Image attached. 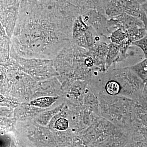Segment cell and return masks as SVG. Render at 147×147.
<instances>
[{"label":"cell","mask_w":147,"mask_h":147,"mask_svg":"<svg viewBox=\"0 0 147 147\" xmlns=\"http://www.w3.org/2000/svg\"><path fill=\"white\" fill-rule=\"evenodd\" d=\"M84 63L85 65L87 67H89V68L92 67L94 65V59L92 57L88 55L84 59Z\"/></svg>","instance_id":"5bb4252c"},{"label":"cell","mask_w":147,"mask_h":147,"mask_svg":"<svg viewBox=\"0 0 147 147\" xmlns=\"http://www.w3.org/2000/svg\"><path fill=\"white\" fill-rule=\"evenodd\" d=\"M68 121L64 119H60L58 120L55 123L56 128L60 130H65L68 127Z\"/></svg>","instance_id":"4fadbf2b"},{"label":"cell","mask_w":147,"mask_h":147,"mask_svg":"<svg viewBox=\"0 0 147 147\" xmlns=\"http://www.w3.org/2000/svg\"><path fill=\"white\" fill-rule=\"evenodd\" d=\"M119 45L110 42L105 60V65L108 69L115 62L117 61L119 55Z\"/></svg>","instance_id":"5b68a950"},{"label":"cell","mask_w":147,"mask_h":147,"mask_svg":"<svg viewBox=\"0 0 147 147\" xmlns=\"http://www.w3.org/2000/svg\"><path fill=\"white\" fill-rule=\"evenodd\" d=\"M135 1H137V2H138L139 3L142 5V4H143L147 2V0H135Z\"/></svg>","instance_id":"2e32d148"},{"label":"cell","mask_w":147,"mask_h":147,"mask_svg":"<svg viewBox=\"0 0 147 147\" xmlns=\"http://www.w3.org/2000/svg\"><path fill=\"white\" fill-rule=\"evenodd\" d=\"M127 38L132 43L143 38L147 34V30L144 28H134L125 31Z\"/></svg>","instance_id":"52a82bcc"},{"label":"cell","mask_w":147,"mask_h":147,"mask_svg":"<svg viewBox=\"0 0 147 147\" xmlns=\"http://www.w3.org/2000/svg\"><path fill=\"white\" fill-rule=\"evenodd\" d=\"M89 26L83 20L82 15L77 16L74 23L72 32V39L75 40L89 28Z\"/></svg>","instance_id":"8992f818"},{"label":"cell","mask_w":147,"mask_h":147,"mask_svg":"<svg viewBox=\"0 0 147 147\" xmlns=\"http://www.w3.org/2000/svg\"><path fill=\"white\" fill-rule=\"evenodd\" d=\"M56 99V98L54 97L41 98L31 101V104L37 107L46 108L52 105L53 102H55Z\"/></svg>","instance_id":"8fae6325"},{"label":"cell","mask_w":147,"mask_h":147,"mask_svg":"<svg viewBox=\"0 0 147 147\" xmlns=\"http://www.w3.org/2000/svg\"><path fill=\"white\" fill-rule=\"evenodd\" d=\"M103 9L105 15L110 18L124 13L123 7L119 0H109L104 5Z\"/></svg>","instance_id":"3957f363"},{"label":"cell","mask_w":147,"mask_h":147,"mask_svg":"<svg viewBox=\"0 0 147 147\" xmlns=\"http://www.w3.org/2000/svg\"><path fill=\"white\" fill-rule=\"evenodd\" d=\"M130 69L144 82L147 80V58L132 66Z\"/></svg>","instance_id":"ba28073f"},{"label":"cell","mask_w":147,"mask_h":147,"mask_svg":"<svg viewBox=\"0 0 147 147\" xmlns=\"http://www.w3.org/2000/svg\"><path fill=\"white\" fill-rule=\"evenodd\" d=\"M109 39L112 43L120 45L126 41L128 38L125 31L121 28H119L112 32Z\"/></svg>","instance_id":"9c48e42d"},{"label":"cell","mask_w":147,"mask_h":147,"mask_svg":"<svg viewBox=\"0 0 147 147\" xmlns=\"http://www.w3.org/2000/svg\"><path fill=\"white\" fill-rule=\"evenodd\" d=\"M75 18L59 13H21L11 38L10 55L28 59L56 57L72 41Z\"/></svg>","instance_id":"6da1fadb"},{"label":"cell","mask_w":147,"mask_h":147,"mask_svg":"<svg viewBox=\"0 0 147 147\" xmlns=\"http://www.w3.org/2000/svg\"><path fill=\"white\" fill-rule=\"evenodd\" d=\"M142 7H143V9L145 13H146V15L147 16V2L145 3L142 5Z\"/></svg>","instance_id":"9a60e30c"},{"label":"cell","mask_w":147,"mask_h":147,"mask_svg":"<svg viewBox=\"0 0 147 147\" xmlns=\"http://www.w3.org/2000/svg\"><path fill=\"white\" fill-rule=\"evenodd\" d=\"M146 82H147V80Z\"/></svg>","instance_id":"e0dca14e"},{"label":"cell","mask_w":147,"mask_h":147,"mask_svg":"<svg viewBox=\"0 0 147 147\" xmlns=\"http://www.w3.org/2000/svg\"><path fill=\"white\" fill-rule=\"evenodd\" d=\"M131 45H135L140 48L144 53L145 58H147V34L141 39L132 42Z\"/></svg>","instance_id":"7c38bea8"},{"label":"cell","mask_w":147,"mask_h":147,"mask_svg":"<svg viewBox=\"0 0 147 147\" xmlns=\"http://www.w3.org/2000/svg\"><path fill=\"white\" fill-rule=\"evenodd\" d=\"M11 40L1 25V60H7L10 56Z\"/></svg>","instance_id":"277c9868"},{"label":"cell","mask_w":147,"mask_h":147,"mask_svg":"<svg viewBox=\"0 0 147 147\" xmlns=\"http://www.w3.org/2000/svg\"><path fill=\"white\" fill-rule=\"evenodd\" d=\"M123 7L124 13L142 20L147 30V18L142 5L135 0H119Z\"/></svg>","instance_id":"7a4b0ae2"},{"label":"cell","mask_w":147,"mask_h":147,"mask_svg":"<svg viewBox=\"0 0 147 147\" xmlns=\"http://www.w3.org/2000/svg\"><path fill=\"white\" fill-rule=\"evenodd\" d=\"M106 91L108 94L116 95L120 92L121 88L119 83L115 80L108 81L105 86Z\"/></svg>","instance_id":"30bf717a"}]
</instances>
